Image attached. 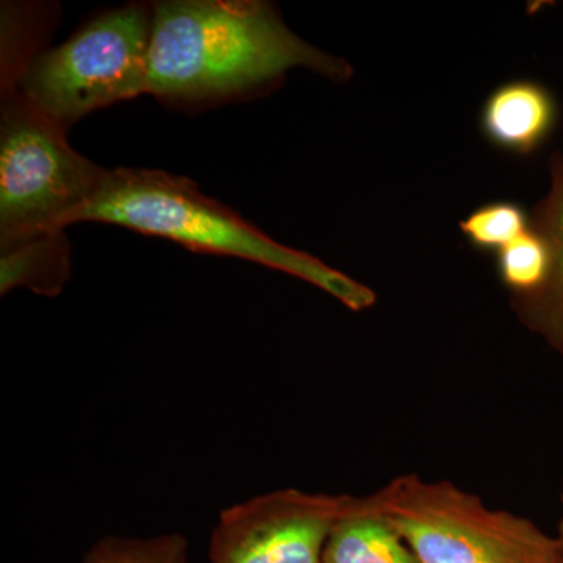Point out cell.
Instances as JSON below:
<instances>
[{"label":"cell","instance_id":"1","mask_svg":"<svg viewBox=\"0 0 563 563\" xmlns=\"http://www.w3.org/2000/svg\"><path fill=\"white\" fill-rule=\"evenodd\" d=\"M351 79L350 63L299 38L262 0L154 3L146 95L209 102L262 90L288 70Z\"/></svg>","mask_w":563,"mask_h":563},{"label":"cell","instance_id":"2","mask_svg":"<svg viewBox=\"0 0 563 563\" xmlns=\"http://www.w3.org/2000/svg\"><path fill=\"white\" fill-rule=\"evenodd\" d=\"M106 222L161 236L192 251L228 255L290 274L328 292L352 312L372 309L376 292L307 252L285 246L199 190L161 169L107 172L80 222Z\"/></svg>","mask_w":563,"mask_h":563},{"label":"cell","instance_id":"3","mask_svg":"<svg viewBox=\"0 0 563 563\" xmlns=\"http://www.w3.org/2000/svg\"><path fill=\"white\" fill-rule=\"evenodd\" d=\"M369 496L420 563H563L555 536L450 481L407 473Z\"/></svg>","mask_w":563,"mask_h":563},{"label":"cell","instance_id":"4","mask_svg":"<svg viewBox=\"0 0 563 563\" xmlns=\"http://www.w3.org/2000/svg\"><path fill=\"white\" fill-rule=\"evenodd\" d=\"M11 92V91H10ZM68 129L14 92L0 125V244L11 246L80 222L107 169L66 140Z\"/></svg>","mask_w":563,"mask_h":563},{"label":"cell","instance_id":"5","mask_svg":"<svg viewBox=\"0 0 563 563\" xmlns=\"http://www.w3.org/2000/svg\"><path fill=\"white\" fill-rule=\"evenodd\" d=\"M152 31L150 3L106 11L62 46L32 57L10 91L68 129L92 111L146 95Z\"/></svg>","mask_w":563,"mask_h":563},{"label":"cell","instance_id":"6","mask_svg":"<svg viewBox=\"0 0 563 563\" xmlns=\"http://www.w3.org/2000/svg\"><path fill=\"white\" fill-rule=\"evenodd\" d=\"M351 499L284 488L228 507L211 532L210 563H322Z\"/></svg>","mask_w":563,"mask_h":563},{"label":"cell","instance_id":"7","mask_svg":"<svg viewBox=\"0 0 563 563\" xmlns=\"http://www.w3.org/2000/svg\"><path fill=\"white\" fill-rule=\"evenodd\" d=\"M558 120L559 106L550 88L537 80L515 79L487 96L479 128L496 150L526 157L547 143Z\"/></svg>","mask_w":563,"mask_h":563},{"label":"cell","instance_id":"8","mask_svg":"<svg viewBox=\"0 0 563 563\" xmlns=\"http://www.w3.org/2000/svg\"><path fill=\"white\" fill-rule=\"evenodd\" d=\"M550 190L531 213V224L550 247V272L539 291L510 299L518 320L563 355V154L550 161Z\"/></svg>","mask_w":563,"mask_h":563},{"label":"cell","instance_id":"9","mask_svg":"<svg viewBox=\"0 0 563 563\" xmlns=\"http://www.w3.org/2000/svg\"><path fill=\"white\" fill-rule=\"evenodd\" d=\"M322 563H420L401 536L376 509L372 496H352L333 526Z\"/></svg>","mask_w":563,"mask_h":563},{"label":"cell","instance_id":"10","mask_svg":"<svg viewBox=\"0 0 563 563\" xmlns=\"http://www.w3.org/2000/svg\"><path fill=\"white\" fill-rule=\"evenodd\" d=\"M0 292L25 287L36 295L55 298L70 277V250L63 231L2 247Z\"/></svg>","mask_w":563,"mask_h":563},{"label":"cell","instance_id":"11","mask_svg":"<svg viewBox=\"0 0 563 563\" xmlns=\"http://www.w3.org/2000/svg\"><path fill=\"white\" fill-rule=\"evenodd\" d=\"M550 247L532 224L520 239L496 252V272L510 299L539 291L550 272Z\"/></svg>","mask_w":563,"mask_h":563},{"label":"cell","instance_id":"12","mask_svg":"<svg viewBox=\"0 0 563 563\" xmlns=\"http://www.w3.org/2000/svg\"><path fill=\"white\" fill-rule=\"evenodd\" d=\"M474 250L499 252L531 228V214L512 201L484 203L459 224Z\"/></svg>","mask_w":563,"mask_h":563},{"label":"cell","instance_id":"13","mask_svg":"<svg viewBox=\"0 0 563 563\" xmlns=\"http://www.w3.org/2000/svg\"><path fill=\"white\" fill-rule=\"evenodd\" d=\"M187 539L180 533H162L146 539L106 537L81 563H187Z\"/></svg>","mask_w":563,"mask_h":563},{"label":"cell","instance_id":"14","mask_svg":"<svg viewBox=\"0 0 563 563\" xmlns=\"http://www.w3.org/2000/svg\"><path fill=\"white\" fill-rule=\"evenodd\" d=\"M562 507H563V492H562ZM555 539H558L559 544H561V550L563 553V514L561 517V521H559L558 533H555Z\"/></svg>","mask_w":563,"mask_h":563}]
</instances>
